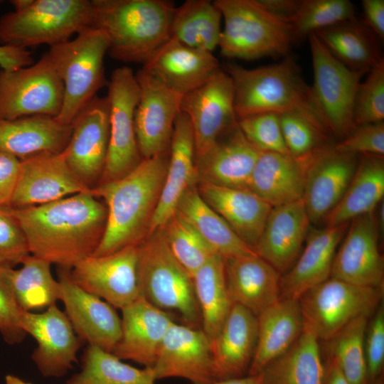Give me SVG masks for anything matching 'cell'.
I'll return each instance as SVG.
<instances>
[{
	"label": "cell",
	"mask_w": 384,
	"mask_h": 384,
	"mask_svg": "<svg viewBox=\"0 0 384 384\" xmlns=\"http://www.w3.org/2000/svg\"><path fill=\"white\" fill-rule=\"evenodd\" d=\"M225 271L233 303L256 316L279 301L282 275L256 254L225 259Z\"/></svg>",
	"instance_id": "31"
},
{
	"label": "cell",
	"mask_w": 384,
	"mask_h": 384,
	"mask_svg": "<svg viewBox=\"0 0 384 384\" xmlns=\"http://www.w3.org/2000/svg\"><path fill=\"white\" fill-rule=\"evenodd\" d=\"M169 151L167 171L149 234L166 223L183 194L197 185L193 132L188 117L181 111L174 122Z\"/></svg>",
	"instance_id": "28"
},
{
	"label": "cell",
	"mask_w": 384,
	"mask_h": 384,
	"mask_svg": "<svg viewBox=\"0 0 384 384\" xmlns=\"http://www.w3.org/2000/svg\"><path fill=\"white\" fill-rule=\"evenodd\" d=\"M151 368H137L111 352L88 345L80 372L65 384H156Z\"/></svg>",
	"instance_id": "42"
},
{
	"label": "cell",
	"mask_w": 384,
	"mask_h": 384,
	"mask_svg": "<svg viewBox=\"0 0 384 384\" xmlns=\"http://www.w3.org/2000/svg\"><path fill=\"white\" fill-rule=\"evenodd\" d=\"M192 279L201 317V329L211 342L233 305L227 285L225 259L214 255Z\"/></svg>",
	"instance_id": "38"
},
{
	"label": "cell",
	"mask_w": 384,
	"mask_h": 384,
	"mask_svg": "<svg viewBox=\"0 0 384 384\" xmlns=\"http://www.w3.org/2000/svg\"><path fill=\"white\" fill-rule=\"evenodd\" d=\"M383 196V156L359 155L356 171L344 194L324 220L326 227L348 223L375 212Z\"/></svg>",
	"instance_id": "35"
},
{
	"label": "cell",
	"mask_w": 384,
	"mask_h": 384,
	"mask_svg": "<svg viewBox=\"0 0 384 384\" xmlns=\"http://www.w3.org/2000/svg\"><path fill=\"white\" fill-rule=\"evenodd\" d=\"M310 224L303 199L272 207L253 251L282 275L299 256Z\"/></svg>",
	"instance_id": "25"
},
{
	"label": "cell",
	"mask_w": 384,
	"mask_h": 384,
	"mask_svg": "<svg viewBox=\"0 0 384 384\" xmlns=\"http://www.w3.org/2000/svg\"><path fill=\"white\" fill-rule=\"evenodd\" d=\"M319 339L304 327L295 342L261 371V384H323Z\"/></svg>",
	"instance_id": "36"
},
{
	"label": "cell",
	"mask_w": 384,
	"mask_h": 384,
	"mask_svg": "<svg viewBox=\"0 0 384 384\" xmlns=\"http://www.w3.org/2000/svg\"><path fill=\"white\" fill-rule=\"evenodd\" d=\"M257 317L233 304L215 338L211 341L216 380L246 375L255 352Z\"/></svg>",
	"instance_id": "29"
},
{
	"label": "cell",
	"mask_w": 384,
	"mask_h": 384,
	"mask_svg": "<svg viewBox=\"0 0 384 384\" xmlns=\"http://www.w3.org/2000/svg\"><path fill=\"white\" fill-rule=\"evenodd\" d=\"M21 326L36 341L31 358L46 377H61L77 361L82 341L65 313L54 304L43 313L23 311Z\"/></svg>",
	"instance_id": "18"
},
{
	"label": "cell",
	"mask_w": 384,
	"mask_h": 384,
	"mask_svg": "<svg viewBox=\"0 0 384 384\" xmlns=\"http://www.w3.org/2000/svg\"><path fill=\"white\" fill-rule=\"evenodd\" d=\"M359 156L321 146L309 168L303 201L311 223L324 220L337 205L356 171Z\"/></svg>",
	"instance_id": "22"
},
{
	"label": "cell",
	"mask_w": 384,
	"mask_h": 384,
	"mask_svg": "<svg viewBox=\"0 0 384 384\" xmlns=\"http://www.w3.org/2000/svg\"><path fill=\"white\" fill-rule=\"evenodd\" d=\"M314 33L336 58L352 70L369 71L383 59L375 36L356 18Z\"/></svg>",
	"instance_id": "39"
},
{
	"label": "cell",
	"mask_w": 384,
	"mask_h": 384,
	"mask_svg": "<svg viewBox=\"0 0 384 384\" xmlns=\"http://www.w3.org/2000/svg\"><path fill=\"white\" fill-rule=\"evenodd\" d=\"M257 317V340L247 375H257L295 342L304 329L299 299H279Z\"/></svg>",
	"instance_id": "34"
},
{
	"label": "cell",
	"mask_w": 384,
	"mask_h": 384,
	"mask_svg": "<svg viewBox=\"0 0 384 384\" xmlns=\"http://www.w3.org/2000/svg\"><path fill=\"white\" fill-rule=\"evenodd\" d=\"M383 288L361 287L330 277L299 299L304 327L319 340L329 341L353 319L370 316Z\"/></svg>",
	"instance_id": "10"
},
{
	"label": "cell",
	"mask_w": 384,
	"mask_h": 384,
	"mask_svg": "<svg viewBox=\"0 0 384 384\" xmlns=\"http://www.w3.org/2000/svg\"><path fill=\"white\" fill-rule=\"evenodd\" d=\"M370 316H361L345 326L329 343V358L350 384H369L365 356V334Z\"/></svg>",
	"instance_id": "43"
},
{
	"label": "cell",
	"mask_w": 384,
	"mask_h": 384,
	"mask_svg": "<svg viewBox=\"0 0 384 384\" xmlns=\"http://www.w3.org/2000/svg\"><path fill=\"white\" fill-rule=\"evenodd\" d=\"M64 98L63 82L47 53L32 65L0 70V118L57 117Z\"/></svg>",
	"instance_id": "12"
},
{
	"label": "cell",
	"mask_w": 384,
	"mask_h": 384,
	"mask_svg": "<svg viewBox=\"0 0 384 384\" xmlns=\"http://www.w3.org/2000/svg\"><path fill=\"white\" fill-rule=\"evenodd\" d=\"M138 281L140 296L164 311L177 312L184 324L201 329L193 279L171 252L162 228L139 245Z\"/></svg>",
	"instance_id": "7"
},
{
	"label": "cell",
	"mask_w": 384,
	"mask_h": 384,
	"mask_svg": "<svg viewBox=\"0 0 384 384\" xmlns=\"http://www.w3.org/2000/svg\"><path fill=\"white\" fill-rule=\"evenodd\" d=\"M92 26L108 42L107 53L124 63H142L170 37L175 6L166 0H91Z\"/></svg>",
	"instance_id": "4"
},
{
	"label": "cell",
	"mask_w": 384,
	"mask_h": 384,
	"mask_svg": "<svg viewBox=\"0 0 384 384\" xmlns=\"http://www.w3.org/2000/svg\"><path fill=\"white\" fill-rule=\"evenodd\" d=\"M20 160L16 156L0 152V208L11 207L18 178Z\"/></svg>",
	"instance_id": "53"
},
{
	"label": "cell",
	"mask_w": 384,
	"mask_h": 384,
	"mask_svg": "<svg viewBox=\"0 0 384 384\" xmlns=\"http://www.w3.org/2000/svg\"><path fill=\"white\" fill-rule=\"evenodd\" d=\"M121 311V337L112 353L121 360L151 368L165 335L175 322L174 316L142 296Z\"/></svg>",
	"instance_id": "24"
},
{
	"label": "cell",
	"mask_w": 384,
	"mask_h": 384,
	"mask_svg": "<svg viewBox=\"0 0 384 384\" xmlns=\"http://www.w3.org/2000/svg\"><path fill=\"white\" fill-rule=\"evenodd\" d=\"M261 153L245 137L237 124L203 155L196 159L197 184L247 188Z\"/></svg>",
	"instance_id": "23"
},
{
	"label": "cell",
	"mask_w": 384,
	"mask_h": 384,
	"mask_svg": "<svg viewBox=\"0 0 384 384\" xmlns=\"http://www.w3.org/2000/svg\"><path fill=\"white\" fill-rule=\"evenodd\" d=\"M362 7L367 27L379 39L384 38V1L363 0Z\"/></svg>",
	"instance_id": "55"
},
{
	"label": "cell",
	"mask_w": 384,
	"mask_h": 384,
	"mask_svg": "<svg viewBox=\"0 0 384 384\" xmlns=\"http://www.w3.org/2000/svg\"><path fill=\"white\" fill-rule=\"evenodd\" d=\"M5 381L6 384H31L13 375H7L5 378Z\"/></svg>",
	"instance_id": "59"
},
{
	"label": "cell",
	"mask_w": 384,
	"mask_h": 384,
	"mask_svg": "<svg viewBox=\"0 0 384 384\" xmlns=\"http://www.w3.org/2000/svg\"><path fill=\"white\" fill-rule=\"evenodd\" d=\"M278 115L283 139L290 155L304 156L328 144L329 135L304 117L292 112Z\"/></svg>",
	"instance_id": "47"
},
{
	"label": "cell",
	"mask_w": 384,
	"mask_h": 384,
	"mask_svg": "<svg viewBox=\"0 0 384 384\" xmlns=\"http://www.w3.org/2000/svg\"><path fill=\"white\" fill-rule=\"evenodd\" d=\"M262 375H247L242 377L218 380L213 384H261Z\"/></svg>",
	"instance_id": "58"
},
{
	"label": "cell",
	"mask_w": 384,
	"mask_h": 384,
	"mask_svg": "<svg viewBox=\"0 0 384 384\" xmlns=\"http://www.w3.org/2000/svg\"><path fill=\"white\" fill-rule=\"evenodd\" d=\"M324 368L323 384H350L335 362L330 358Z\"/></svg>",
	"instance_id": "57"
},
{
	"label": "cell",
	"mask_w": 384,
	"mask_h": 384,
	"mask_svg": "<svg viewBox=\"0 0 384 384\" xmlns=\"http://www.w3.org/2000/svg\"><path fill=\"white\" fill-rule=\"evenodd\" d=\"M315 105L330 135L340 140L355 127L354 102L362 76L369 71L355 70L336 58L315 33L308 36Z\"/></svg>",
	"instance_id": "9"
},
{
	"label": "cell",
	"mask_w": 384,
	"mask_h": 384,
	"mask_svg": "<svg viewBox=\"0 0 384 384\" xmlns=\"http://www.w3.org/2000/svg\"><path fill=\"white\" fill-rule=\"evenodd\" d=\"M135 78L139 96L134 112V129L143 159L169 149L174 125L183 95L169 88L143 68Z\"/></svg>",
	"instance_id": "14"
},
{
	"label": "cell",
	"mask_w": 384,
	"mask_h": 384,
	"mask_svg": "<svg viewBox=\"0 0 384 384\" xmlns=\"http://www.w3.org/2000/svg\"><path fill=\"white\" fill-rule=\"evenodd\" d=\"M143 65L144 70L183 96L221 68L212 53L190 48L172 38Z\"/></svg>",
	"instance_id": "27"
},
{
	"label": "cell",
	"mask_w": 384,
	"mask_h": 384,
	"mask_svg": "<svg viewBox=\"0 0 384 384\" xmlns=\"http://www.w3.org/2000/svg\"><path fill=\"white\" fill-rule=\"evenodd\" d=\"M70 270L60 267L58 279L65 314L82 341L112 353L121 337V318L109 303L79 287Z\"/></svg>",
	"instance_id": "21"
},
{
	"label": "cell",
	"mask_w": 384,
	"mask_h": 384,
	"mask_svg": "<svg viewBox=\"0 0 384 384\" xmlns=\"http://www.w3.org/2000/svg\"><path fill=\"white\" fill-rule=\"evenodd\" d=\"M213 2L224 21L218 47L226 58L287 56L297 41L289 21L270 13L258 0Z\"/></svg>",
	"instance_id": "6"
},
{
	"label": "cell",
	"mask_w": 384,
	"mask_h": 384,
	"mask_svg": "<svg viewBox=\"0 0 384 384\" xmlns=\"http://www.w3.org/2000/svg\"><path fill=\"white\" fill-rule=\"evenodd\" d=\"M30 255L26 236L18 221L8 208H0V265L13 268Z\"/></svg>",
	"instance_id": "50"
},
{
	"label": "cell",
	"mask_w": 384,
	"mask_h": 384,
	"mask_svg": "<svg viewBox=\"0 0 384 384\" xmlns=\"http://www.w3.org/2000/svg\"><path fill=\"white\" fill-rule=\"evenodd\" d=\"M176 212L188 220L215 253L224 259L255 254L203 201L196 186L183 194Z\"/></svg>",
	"instance_id": "37"
},
{
	"label": "cell",
	"mask_w": 384,
	"mask_h": 384,
	"mask_svg": "<svg viewBox=\"0 0 384 384\" xmlns=\"http://www.w3.org/2000/svg\"><path fill=\"white\" fill-rule=\"evenodd\" d=\"M238 124L245 137L260 151L289 154L283 139L278 114H253L238 119Z\"/></svg>",
	"instance_id": "48"
},
{
	"label": "cell",
	"mask_w": 384,
	"mask_h": 384,
	"mask_svg": "<svg viewBox=\"0 0 384 384\" xmlns=\"http://www.w3.org/2000/svg\"><path fill=\"white\" fill-rule=\"evenodd\" d=\"M107 50L105 36L94 28L50 47L47 54L64 87L62 109L56 117L60 123L71 125L97 92L107 85L104 65Z\"/></svg>",
	"instance_id": "8"
},
{
	"label": "cell",
	"mask_w": 384,
	"mask_h": 384,
	"mask_svg": "<svg viewBox=\"0 0 384 384\" xmlns=\"http://www.w3.org/2000/svg\"><path fill=\"white\" fill-rule=\"evenodd\" d=\"M355 18L348 0H302L289 22L296 40Z\"/></svg>",
	"instance_id": "45"
},
{
	"label": "cell",
	"mask_w": 384,
	"mask_h": 384,
	"mask_svg": "<svg viewBox=\"0 0 384 384\" xmlns=\"http://www.w3.org/2000/svg\"><path fill=\"white\" fill-rule=\"evenodd\" d=\"M11 268L0 265V333L7 343L14 344L22 341L26 334L21 326L24 311L20 307L11 286Z\"/></svg>",
	"instance_id": "49"
},
{
	"label": "cell",
	"mask_w": 384,
	"mask_h": 384,
	"mask_svg": "<svg viewBox=\"0 0 384 384\" xmlns=\"http://www.w3.org/2000/svg\"><path fill=\"white\" fill-rule=\"evenodd\" d=\"M369 384H383V378H381V375L378 377L377 379H375L374 381L370 383Z\"/></svg>",
	"instance_id": "60"
},
{
	"label": "cell",
	"mask_w": 384,
	"mask_h": 384,
	"mask_svg": "<svg viewBox=\"0 0 384 384\" xmlns=\"http://www.w3.org/2000/svg\"><path fill=\"white\" fill-rule=\"evenodd\" d=\"M221 19L214 2L186 1L174 10L170 37L190 48L212 53L218 47Z\"/></svg>",
	"instance_id": "40"
},
{
	"label": "cell",
	"mask_w": 384,
	"mask_h": 384,
	"mask_svg": "<svg viewBox=\"0 0 384 384\" xmlns=\"http://www.w3.org/2000/svg\"><path fill=\"white\" fill-rule=\"evenodd\" d=\"M384 119V60L368 72L361 82L355 97L354 124L377 123Z\"/></svg>",
	"instance_id": "46"
},
{
	"label": "cell",
	"mask_w": 384,
	"mask_h": 384,
	"mask_svg": "<svg viewBox=\"0 0 384 384\" xmlns=\"http://www.w3.org/2000/svg\"><path fill=\"white\" fill-rule=\"evenodd\" d=\"M349 223L316 230L292 267L281 276L279 299H299L331 277L334 258Z\"/></svg>",
	"instance_id": "30"
},
{
	"label": "cell",
	"mask_w": 384,
	"mask_h": 384,
	"mask_svg": "<svg viewBox=\"0 0 384 384\" xmlns=\"http://www.w3.org/2000/svg\"><path fill=\"white\" fill-rule=\"evenodd\" d=\"M139 245H130L102 256H89L70 269L82 289L120 310L139 296Z\"/></svg>",
	"instance_id": "15"
},
{
	"label": "cell",
	"mask_w": 384,
	"mask_h": 384,
	"mask_svg": "<svg viewBox=\"0 0 384 384\" xmlns=\"http://www.w3.org/2000/svg\"><path fill=\"white\" fill-rule=\"evenodd\" d=\"M71 132V125L62 124L53 117L0 118V152L19 160L42 152H62Z\"/></svg>",
	"instance_id": "33"
},
{
	"label": "cell",
	"mask_w": 384,
	"mask_h": 384,
	"mask_svg": "<svg viewBox=\"0 0 384 384\" xmlns=\"http://www.w3.org/2000/svg\"><path fill=\"white\" fill-rule=\"evenodd\" d=\"M336 150L359 155H384L383 122L356 125L342 139L334 144Z\"/></svg>",
	"instance_id": "51"
},
{
	"label": "cell",
	"mask_w": 384,
	"mask_h": 384,
	"mask_svg": "<svg viewBox=\"0 0 384 384\" xmlns=\"http://www.w3.org/2000/svg\"><path fill=\"white\" fill-rule=\"evenodd\" d=\"M162 228L171 252L191 277L216 254L195 228L177 212Z\"/></svg>",
	"instance_id": "44"
},
{
	"label": "cell",
	"mask_w": 384,
	"mask_h": 384,
	"mask_svg": "<svg viewBox=\"0 0 384 384\" xmlns=\"http://www.w3.org/2000/svg\"><path fill=\"white\" fill-rule=\"evenodd\" d=\"M379 234L374 212L352 220L336 252L330 277L358 286L383 288Z\"/></svg>",
	"instance_id": "17"
},
{
	"label": "cell",
	"mask_w": 384,
	"mask_h": 384,
	"mask_svg": "<svg viewBox=\"0 0 384 384\" xmlns=\"http://www.w3.org/2000/svg\"><path fill=\"white\" fill-rule=\"evenodd\" d=\"M63 150L65 161L87 188L96 187L103 173L109 144V105L106 97L95 96L79 112Z\"/></svg>",
	"instance_id": "16"
},
{
	"label": "cell",
	"mask_w": 384,
	"mask_h": 384,
	"mask_svg": "<svg viewBox=\"0 0 384 384\" xmlns=\"http://www.w3.org/2000/svg\"><path fill=\"white\" fill-rule=\"evenodd\" d=\"M320 147L301 156L262 152L247 189L272 207L303 199L308 172Z\"/></svg>",
	"instance_id": "26"
},
{
	"label": "cell",
	"mask_w": 384,
	"mask_h": 384,
	"mask_svg": "<svg viewBox=\"0 0 384 384\" xmlns=\"http://www.w3.org/2000/svg\"><path fill=\"white\" fill-rule=\"evenodd\" d=\"M19 269H10L11 286L24 311L50 306L60 300V284L52 275L48 262L30 255Z\"/></svg>",
	"instance_id": "41"
},
{
	"label": "cell",
	"mask_w": 384,
	"mask_h": 384,
	"mask_svg": "<svg viewBox=\"0 0 384 384\" xmlns=\"http://www.w3.org/2000/svg\"><path fill=\"white\" fill-rule=\"evenodd\" d=\"M223 69L233 82L238 119L260 113H297L330 135L315 105L311 86L292 58L255 69L235 63Z\"/></svg>",
	"instance_id": "3"
},
{
	"label": "cell",
	"mask_w": 384,
	"mask_h": 384,
	"mask_svg": "<svg viewBox=\"0 0 384 384\" xmlns=\"http://www.w3.org/2000/svg\"><path fill=\"white\" fill-rule=\"evenodd\" d=\"M365 356L369 383L381 375L384 364V309L376 310L368 322L365 334Z\"/></svg>",
	"instance_id": "52"
},
{
	"label": "cell",
	"mask_w": 384,
	"mask_h": 384,
	"mask_svg": "<svg viewBox=\"0 0 384 384\" xmlns=\"http://www.w3.org/2000/svg\"><path fill=\"white\" fill-rule=\"evenodd\" d=\"M181 111L191 122L197 159L238 124L230 77L219 69L204 84L183 96Z\"/></svg>",
	"instance_id": "13"
},
{
	"label": "cell",
	"mask_w": 384,
	"mask_h": 384,
	"mask_svg": "<svg viewBox=\"0 0 384 384\" xmlns=\"http://www.w3.org/2000/svg\"><path fill=\"white\" fill-rule=\"evenodd\" d=\"M1 2H2V1H0V4H1Z\"/></svg>",
	"instance_id": "61"
},
{
	"label": "cell",
	"mask_w": 384,
	"mask_h": 384,
	"mask_svg": "<svg viewBox=\"0 0 384 384\" xmlns=\"http://www.w3.org/2000/svg\"><path fill=\"white\" fill-rule=\"evenodd\" d=\"M258 1L272 14L289 21L298 10L302 0H258Z\"/></svg>",
	"instance_id": "56"
},
{
	"label": "cell",
	"mask_w": 384,
	"mask_h": 384,
	"mask_svg": "<svg viewBox=\"0 0 384 384\" xmlns=\"http://www.w3.org/2000/svg\"><path fill=\"white\" fill-rule=\"evenodd\" d=\"M90 191L74 175L62 152H42L20 160L11 208L55 201Z\"/></svg>",
	"instance_id": "20"
},
{
	"label": "cell",
	"mask_w": 384,
	"mask_h": 384,
	"mask_svg": "<svg viewBox=\"0 0 384 384\" xmlns=\"http://www.w3.org/2000/svg\"><path fill=\"white\" fill-rule=\"evenodd\" d=\"M110 137L106 163L98 183L121 178L142 161L134 129L139 89L132 68L114 69L107 84Z\"/></svg>",
	"instance_id": "11"
},
{
	"label": "cell",
	"mask_w": 384,
	"mask_h": 384,
	"mask_svg": "<svg viewBox=\"0 0 384 384\" xmlns=\"http://www.w3.org/2000/svg\"><path fill=\"white\" fill-rule=\"evenodd\" d=\"M33 63L31 53L23 49L9 46L0 45V67L5 70H14L27 67Z\"/></svg>",
	"instance_id": "54"
},
{
	"label": "cell",
	"mask_w": 384,
	"mask_h": 384,
	"mask_svg": "<svg viewBox=\"0 0 384 384\" xmlns=\"http://www.w3.org/2000/svg\"><path fill=\"white\" fill-rule=\"evenodd\" d=\"M151 369L156 380L181 378L193 384L217 381L208 336L201 328L176 321L165 335Z\"/></svg>",
	"instance_id": "19"
},
{
	"label": "cell",
	"mask_w": 384,
	"mask_h": 384,
	"mask_svg": "<svg viewBox=\"0 0 384 384\" xmlns=\"http://www.w3.org/2000/svg\"><path fill=\"white\" fill-rule=\"evenodd\" d=\"M203 201L252 250L262 234L272 206L247 188L199 183Z\"/></svg>",
	"instance_id": "32"
},
{
	"label": "cell",
	"mask_w": 384,
	"mask_h": 384,
	"mask_svg": "<svg viewBox=\"0 0 384 384\" xmlns=\"http://www.w3.org/2000/svg\"><path fill=\"white\" fill-rule=\"evenodd\" d=\"M30 254L66 269L92 255L106 225L107 208L92 191L42 205L8 208Z\"/></svg>",
	"instance_id": "1"
},
{
	"label": "cell",
	"mask_w": 384,
	"mask_h": 384,
	"mask_svg": "<svg viewBox=\"0 0 384 384\" xmlns=\"http://www.w3.org/2000/svg\"><path fill=\"white\" fill-rule=\"evenodd\" d=\"M0 18V45L50 47L92 26L91 0H13Z\"/></svg>",
	"instance_id": "5"
},
{
	"label": "cell",
	"mask_w": 384,
	"mask_h": 384,
	"mask_svg": "<svg viewBox=\"0 0 384 384\" xmlns=\"http://www.w3.org/2000/svg\"><path fill=\"white\" fill-rule=\"evenodd\" d=\"M168 161L166 153L142 159L121 178L99 184L91 190L107 208L105 229L93 256L139 245L148 235Z\"/></svg>",
	"instance_id": "2"
}]
</instances>
